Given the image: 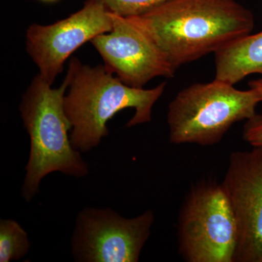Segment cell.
<instances>
[{"mask_svg": "<svg viewBox=\"0 0 262 262\" xmlns=\"http://www.w3.org/2000/svg\"><path fill=\"white\" fill-rule=\"evenodd\" d=\"M28 234L16 221L0 220V261H18L28 253Z\"/></svg>", "mask_w": 262, "mask_h": 262, "instance_id": "obj_11", "label": "cell"}, {"mask_svg": "<svg viewBox=\"0 0 262 262\" xmlns=\"http://www.w3.org/2000/svg\"><path fill=\"white\" fill-rule=\"evenodd\" d=\"M113 28L111 12L100 0H87L68 18L49 25L33 24L26 34L29 56L39 75L53 84L69 57L82 45Z\"/></svg>", "mask_w": 262, "mask_h": 262, "instance_id": "obj_7", "label": "cell"}, {"mask_svg": "<svg viewBox=\"0 0 262 262\" xmlns=\"http://www.w3.org/2000/svg\"><path fill=\"white\" fill-rule=\"evenodd\" d=\"M68 88L63 106L72 125L70 140L80 152L97 147L108 134L107 122L125 108L135 110L126 126L149 122L151 110L166 82L151 89H137L122 82L105 66L84 64L72 58L66 75Z\"/></svg>", "mask_w": 262, "mask_h": 262, "instance_id": "obj_2", "label": "cell"}, {"mask_svg": "<svg viewBox=\"0 0 262 262\" xmlns=\"http://www.w3.org/2000/svg\"><path fill=\"white\" fill-rule=\"evenodd\" d=\"M112 13L123 17L139 16L169 0H100Z\"/></svg>", "mask_w": 262, "mask_h": 262, "instance_id": "obj_12", "label": "cell"}, {"mask_svg": "<svg viewBox=\"0 0 262 262\" xmlns=\"http://www.w3.org/2000/svg\"><path fill=\"white\" fill-rule=\"evenodd\" d=\"M248 85H249V88H252V89L258 90V91H259L260 94H261L262 97V79H259V80H257L251 81V82H249Z\"/></svg>", "mask_w": 262, "mask_h": 262, "instance_id": "obj_14", "label": "cell"}, {"mask_svg": "<svg viewBox=\"0 0 262 262\" xmlns=\"http://www.w3.org/2000/svg\"><path fill=\"white\" fill-rule=\"evenodd\" d=\"M262 102L258 90L236 89L215 80L183 89L168 106L170 142L210 146L217 144L236 122L250 120Z\"/></svg>", "mask_w": 262, "mask_h": 262, "instance_id": "obj_4", "label": "cell"}, {"mask_svg": "<svg viewBox=\"0 0 262 262\" xmlns=\"http://www.w3.org/2000/svg\"><path fill=\"white\" fill-rule=\"evenodd\" d=\"M221 184L237 225L234 262H262V146L232 152Z\"/></svg>", "mask_w": 262, "mask_h": 262, "instance_id": "obj_8", "label": "cell"}, {"mask_svg": "<svg viewBox=\"0 0 262 262\" xmlns=\"http://www.w3.org/2000/svg\"><path fill=\"white\" fill-rule=\"evenodd\" d=\"M243 138L252 146H262V115L256 114L245 125Z\"/></svg>", "mask_w": 262, "mask_h": 262, "instance_id": "obj_13", "label": "cell"}, {"mask_svg": "<svg viewBox=\"0 0 262 262\" xmlns=\"http://www.w3.org/2000/svg\"><path fill=\"white\" fill-rule=\"evenodd\" d=\"M40 1L45 2V3H55V2L58 1V0H40Z\"/></svg>", "mask_w": 262, "mask_h": 262, "instance_id": "obj_15", "label": "cell"}, {"mask_svg": "<svg viewBox=\"0 0 262 262\" xmlns=\"http://www.w3.org/2000/svg\"><path fill=\"white\" fill-rule=\"evenodd\" d=\"M154 221L151 210L125 218L112 208H84L72 234L73 257L82 262L139 261Z\"/></svg>", "mask_w": 262, "mask_h": 262, "instance_id": "obj_6", "label": "cell"}, {"mask_svg": "<svg viewBox=\"0 0 262 262\" xmlns=\"http://www.w3.org/2000/svg\"><path fill=\"white\" fill-rule=\"evenodd\" d=\"M113 28L91 43L104 66L127 85L144 89L158 77L171 78L175 69L144 30L130 18L112 13Z\"/></svg>", "mask_w": 262, "mask_h": 262, "instance_id": "obj_9", "label": "cell"}, {"mask_svg": "<svg viewBox=\"0 0 262 262\" xmlns=\"http://www.w3.org/2000/svg\"><path fill=\"white\" fill-rule=\"evenodd\" d=\"M39 75L34 77L22 96L20 116L30 138V154L21 189L27 202L39 191L43 178L53 172L82 178L89 165L71 143L72 125L66 115L63 100L68 81L54 89Z\"/></svg>", "mask_w": 262, "mask_h": 262, "instance_id": "obj_3", "label": "cell"}, {"mask_svg": "<svg viewBox=\"0 0 262 262\" xmlns=\"http://www.w3.org/2000/svg\"><path fill=\"white\" fill-rule=\"evenodd\" d=\"M179 251L189 262H234L237 242L233 212L222 184L189 191L178 219Z\"/></svg>", "mask_w": 262, "mask_h": 262, "instance_id": "obj_5", "label": "cell"}, {"mask_svg": "<svg viewBox=\"0 0 262 262\" xmlns=\"http://www.w3.org/2000/svg\"><path fill=\"white\" fill-rule=\"evenodd\" d=\"M154 41L176 70L251 34L254 17L236 0H169L127 17Z\"/></svg>", "mask_w": 262, "mask_h": 262, "instance_id": "obj_1", "label": "cell"}, {"mask_svg": "<svg viewBox=\"0 0 262 262\" xmlns=\"http://www.w3.org/2000/svg\"><path fill=\"white\" fill-rule=\"evenodd\" d=\"M214 54L215 80L234 85L252 74L262 77V31L238 38Z\"/></svg>", "mask_w": 262, "mask_h": 262, "instance_id": "obj_10", "label": "cell"}]
</instances>
